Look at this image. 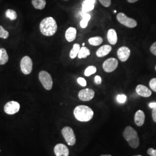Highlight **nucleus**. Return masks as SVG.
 Segmentation results:
<instances>
[{
    "label": "nucleus",
    "instance_id": "dca6fc26",
    "mask_svg": "<svg viewBox=\"0 0 156 156\" xmlns=\"http://www.w3.org/2000/svg\"><path fill=\"white\" fill-rule=\"evenodd\" d=\"M95 0H84L82 4V12L87 13L94 9Z\"/></svg>",
    "mask_w": 156,
    "mask_h": 156
},
{
    "label": "nucleus",
    "instance_id": "2eb2a0df",
    "mask_svg": "<svg viewBox=\"0 0 156 156\" xmlns=\"http://www.w3.org/2000/svg\"><path fill=\"white\" fill-rule=\"evenodd\" d=\"M112 50L111 46L108 45H103L96 51V55L98 57H103L108 55Z\"/></svg>",
    "mask_w": 156,
    "mask_h": 156
},
{
    "label": "nucleus",
    "instance_id": "7c9ffc66",
    "mask_svg": "<svg viewBox=\"0 0 156 156\" xmlns=\"http://www.w3.org/2000/svg\"><path fill=\"white\" fill-rule=\"evenodd\" d=\"M77 82H78V83L83 87H85L87 85V82H86L85 79H84L83 78H78L77 79Z\"/></svg>",
    "mask_w": 156,
    "mask_h": 156
},
{
    "label": "nucleus",
    "instance_id": "4be33fe9",
    "mask_svg": "<svg viewBox=\"0 0 156 156\" xmlns=\"http://www.w3.org/2000/svg\"><path fill=\"white\" fill-rule=\"evenodd\" d=\"M90 18H91V16L90 14L87 13H84L83 15V19L80 23V27L82 28H84L87 27Z\"/></svg>",
    "mask_w": 156,
    "mask_h": 156
},
{
    "label": "nucleus",
    "instance_id": "b1692460",
    "mask_svg": "<svg viewBox=\"0 0 156 156\" xmlns=\"http://www.w3.org/2000/svg\"><path fill=\"white\" fill-rule=\"evenodd\" d=\"M1 49L2 50V55L0 57V65H4L8 61L9 57L5 49L1 48Z\"/></svg>",
    "mask_w": 156,
    "mask_h": 156
},
{
    "label": "nucleus",
    "instance_id": "f3484780",
    "mask_svg": "<svg viewBox=\"0 0 156 156\" xmlns=\"http://www.w3.org/2000/svg\"><path fill=\"white\" fill-rule=\"evenodd\" d=\"M76 33L77 31L76 29L74 27H69L67 29L66 32V38L67 39V41L71 42L74 41L76 37Z\"/></svg>",
    "mask_w": 156,
    "mask_h": 156
},
{
    "label": "nucleus",
    "instance_id": "423d86ee",
    "mask_svg": "<svg viewBox=\"0 0 156 156\" xmlns=\"http://www.w3.org/2000/svg\"><path fill=\"white\" fill-rule=\"evenodd\" d=\"M62 133L68 145L73 146L75 144L76 137L73 128L69 127H65L62 129Z\"/></svg>",
    "mask_w": 156,
    "mask_h": 156
},
{
    "label": "nucleus",
    "instance_id": "f704fd0d",
    "mask_svg": "<svg viewBox=\"0 0 156 156\" xmlns=\"http://www.w3.org/2000/svg\"><path fill=\"white\" fill-rule=\"evenodd\" d=\"M152 118H153L154 122H155L156 123V106L155 108H153V111H152Z\"/></svg>",
    "mask_w": 156,
    "mask_h": 156
},
{
    "label": "nucleus",
    "instance_id": "c756f323",
    "mask_svg": "<svg viewBox=\"0 0 156 156\" xmlns=\"http://www.w3.org/2000/svg\"><path fill=\"white\" fill-rule=\"evenodd\" d=\"M99 1L105 7H109L111 5V0H99Z\"/></svg>",
    "mask_w": 156,
    "mask_h": 156
},
{
    "label": "nucleus",
    "instance_id": "393cba45",
    "mask_svg": "<svg viewBox=\"0 0 156 156\" xmlns=\"http://www.w3.org/2000/svg\"><path fill=\"white\" fill-rule=\"evenodd\" d=\"M97 72V68L95 66H91L87 67L84 71V75L86 76H90V75L94 74Z\"/></svg>",
    "mask_w": 156,
    "mask_h": 156
},
{
    "label": "nucleus",
    "instance_id": "9d476101",
    "mask_svg": "<svg viewBox=\"0 0 156 156\" xmlns=\"http://www.w3.org/2000/svg\"><path fill=\"white\" fill-rule=\"evenodd\" d=\"M94 91L90 89L81 90L78 93L79 98L83 101L91 100L94 97Z\"/></svg>",
    "mask_w": 156,
    "mask_h": 156
},
{
    "label": "nucleus",
    "instance_id": "bb28decb",
    "mask_svg": "<svg viewBox=\"0 0 156 156\" xmlns=\"http://www.w3.org/2000/svg\"><path fill=\"white\" fill-rule=\"evenodd\" d=\"M9 37V33L6 31L1 26H0V38L3 39H6Z\"/></svg>",
    "mask_w": 156,
    "mask_h": 156
},
{
    "label": "nucleus",
    "instance_id": "5701e85b",
    "mask_svg": "<svg viewBox=\"0 0 156 156\" xmlns=\"http://www.w3.org/2000/svg\"><path fill=\"white\" fill-rule=\"evenodd\" d=\"M103 42V39L101 37H95L89 39V43L93 46H98Z\"/></svg>",
    "mask_w": 156,
    "mask_h": 156
},
{
    "label": "nucleus",
    "instance_id": "7ed1b4c3",
    "mask_svg": "<svg viewBox=\"0 0 156 156\" xmlns=\"http://www.w3.org/2000/svg\"><path fill=\"white\" fill-rule=\"evenodd\" d=\"M123 136L132 148L136 149L139 147L140 138L136 131L133 127L128 126L125 128L123 132Z\"/></svg>",
    "mask_w": 156,
    "mask_h": 156
},
{
    "label": "nucleus",
    "instance_id": "a19ab883",
    "mask_svg": "<svg viewBox=\"0 0 156 156\" xmlns=\"http://www.w3.org/2000/svg\"><path fill=\"white\" fill-rule=\"evenodd\" d=\"M155 69H156V67H155Z\"/></svg>",
    "mask_w": 156,
    "mask_h": 156
},
{
    "label": "nucleus",
    "instance_id": "aec40b11",
    "mask_svg": "<svg viewBox=\"0 0 156 156\" xmlns=\"http://www.w3.org/2000/svg\"><path fill=\"white\" fill-rule=\"evenodd\" d=\"M90 51L89 49L86 47L83 46L79 50L78 57L79 58H86L87 56H90Z\"/></svg>",
    "mask_w": 156,
    "mask_h": 156
},
{
    "label": "nucleus",
    "instance_id": "6ab92c4d",
    "mask_svg": "<svg viewBox=\"0 0 156 156\" xmlns=\"http://www.w3.org/2000/svg\"><path fill=\"white\" fill-rule=\"evenodd\" d=\"M32 4L37 9H43L46 4L45 0H32Z\"/></svg>",
    "mask_w": 156,
    "mask_h": 156
},
{
    "label": "nucleus",
    "instance_id": "20e7f679",
    "mask_svg": "<svg viewBox=\"0 0 156 156\" xmlns=\"http://www.w3.org/2000/svg\"><path fill=\"white\" fill-rule=\"evenodd\" d=\"M39 79L44 87L47 90H50L53 87V80L50 74L45 71H42L39 73Z\"/></svg>",
    "mask_w": 156,
    "mask_h": 156
},
{
    "label": "nucleus",
    "instance_id": "9b49d317",
    "mask_svg": "<svg viewBox=\"0 0 156 156\" xmlns=\"http://www.w3.org/2000/svg\"><path fill=\"white\" fill-rule=\"evenodd\" d=\"M117 55L118 58L121 62H126L130 56L131 50L128 47L122 46L117 50Z\"/></svg>",
    "mask_w": 156,
    "mask_h": 156
},
{
    "label": "nucleus",
    "instance_id": "473e14b6",
    "mask_svg": "<svg viewBox=\"0 0 156 156\" xmlns=\"http://www.w3.org/2000/svg\"><path fill=\"white\" fill-rule=\"evenodd\" d=\"M147 152V154L151 156H156V150L153 148L149 149Z\"/></svg>",
    "mask_w": 156,
    "mask_h": 156
},
{
    "label": "nucleus",
    "instance_id": "6e6552de",
    "mask_svg": "<svg viewBox=\"0 0 156 156\" xmlns=\"http://www.w3.org/2000/svg\"><path fill=\"white\" fill-rule=\"evenodd\" d=\"M118 61L115 58H109L104 62L102 68L106 73H112L114 71L118 66Z\"/></svg>",
    "mask_w": 156,
    "mask_h": 156
},
{
    "label": "nucleus",
    "instance_id": "412c9836",
    "mask_svg": "<svg viewBox=\"0 0 156 156\" xmlns=\"http://www.w3.org/2000/svg\"><path fill=\"white\" fill-rule=\"evenodd\" d=\"M80 49V45L78 44H75L73 45V48L72 50H71L70 53H69V57L73 59L76 58V57L78 56V53L79 52V50Z\"/></svg>",
    "mask_w": 156,
    "mask_h": 156
},
{
    "label": "nucleus",
    "instance_id": "f8f14e48",
    "mask_svg": "<svg viewBox=\"0 0 156 156\" xmlns=\"http://www.w3.org/2000/svg\"><path fill=\"white\" fill-rule=\"evenodd\" d=\"M54 152L56 156H69V153L68 148L62 144H58L55 146Z\"/></svg>",
    "mask_w": 156,
    "mask_h": 156
},
{
    "label": "nucleus",
    "instance_id": "39448f33",
    "mask_svg": "<svg viewBox=\"0 0 156 156\" xmlns=\"http://www.w3.org/2000/svg\"><path fill=\"white\" fill-rule=\"evenodd\" d=\"M116 17L119 22L128 28H134L137 26L135 20L127 16L124 13H119Z\"/></svg>",
    "mask_w": 156,
    "mask_h": 156
},
{
    "label": "nucleus",
    "instance_id": "c9c22d12",
    "mask_svg": "<svg viewBox=\"0 0 156 156\" xmlns=\"http://www.w3.org/2000/svg\"><path fill=\"white\" fill-rule=\"evenodd\" d=\"M149 106L151 108H154L156 106V102H151L149 104Z\"/></svg>",
    "mask_w": 156,
    "mask_h": 156
},
{
    "label": "nucleus",
    "instance_id": "cd10ccee",
    "mask_svg": "<svg viewBox=\"0 0 156 156\" xmlns=\"http://www.w3.org/2000/svg\"><path fill=\"white\" fill-rule=\"evenodd\" d=\"M149 86L151 89L156 92V78L151 79L149 82Z\"/></svg>",
    "mask_w": 156,
    "mask_h": 156
},
{
    "label": "nucleus",
    "instance_id": "72a5a7b5",
    "mask_svg": "<svg viewBox=\"0 0 156 156\" xmlns=\"http://www.w3.org/2000/svg\"><path fill=\"white\" fill-rule=\"evenodd\" d=\"M94 80L95 83L97 84H100L102 83V79L98 75H97L95 76Z\"/></svg>",
    "mask_w": 156,
    "mask_h": 156
},
{
    "label": "nucleus",
    "instance_id": "a211bd4d",
    "mask_svg": "<svg viewBox=\"0 0 156 156\" xmlns=\"http://www.w3.org/2000/svg\"><path fill=\"white\" fill-rule=\"evenodd\" d=\"M107 38L108 42L112 45L116 44L117 42V35L114 29H110L107 33Z\"/></svg>",
    "mask_w": 156,
    "mask_h": 156
},
{
    "label": "nucleus",
    "instance_id": "f03ea898",
    "mask_svg": "<svg viewBox=\"0 0 156 156\" xmlns=\"http://www.w3.org/2000/svg\"><path fill=\"white\" fill-rule=\"evenodd\" d=\"M73 115L78 121L87 122L93 117L94 112L88 106L79 105L74 109Z\"/></svg>",
    "mask_w": 156,
    "mask_h": 156
},
{
    "label": "nucleus",
    "instance_id": "4468645a",
    "mask_svg": "<svg viewBox=\"0 0 156 156\" xmlns=\"http://www.w3.org/2000/svg\"><path fill=\"white\" fill-rule=\"evenodd\" d=\"M145 115L144 112L142 110H138L135 114L134 122L138 127L143 126L145 122Z\"/></svg>",
    "mask_w": 156,
    "mask_h": 156
},
{
    "label": "nucleus",
    "instance_id": "e433bc0d",
    "mask_svg": "<svg viewBox=\"0 0 156 156\" xmlns=\"http://www.w3.org/2000/svg\"><path fill=\"white\" fill-rule=\"evenodd\" d=\"M138 0H127V1H128V2H129V3H134V2H136V1H138Z\"/></svg>",
    "mask_w": 156,
    "mask_h": 156
},
{
    "label": "nucleus",
    "instance_id": "f257e3e1",
    "mask_svg": "<svg viewBox=\"0 0 156 156\" xmlns=\"http://www.w3.org/2000/svg\"><path fill=\"white\" fill-rule=\"evenodd\" d=\"M39 28L41 33L45 36H53L57 30V23L52 17H48L41 21Z\"/></svg>",
    "mask_w": 156,
    "mask_h": 156
},
{
    "label": "nucleus",
    "instance_id": "ea45409f",
    "mask_svg": "<svg viewBox=\"0 0 156 156\" xmlns=\"http://www.w3.org/2000/svg\"><path fill=\"white\" fill-rule=\"evenodd\" d=\"M141 156V155H136V156Z\"/></svg>",
    "mask_w": 156,
    "mask_h": 156
},
{
    "label": "nucleus",
    "instance_id": "2f4dec72",
    "mask_svg": "<svg viewBox=\"0 0 156 156\" xmlns=\"http://www.w3.org/2000/svg\"><path fill=\"white\" fill-rule=\"evenodd\" d=\"M151 53L156 56V42L153 43L150 48Z\"/></svg>",
    "mask_w": 156,
    "mask_h": 156
},
{
    "label": "nucleus",
    "instance_id": "1a4fd4ad",
    "mask_svg": "<svg viewBox=\"0 0 156 156\" xmlns=\"http://www.w3.org/2000/svg\"><path fill=\"white\" fill-rule=\"evenodd\" d=\"M4 111L8 115H14L20 109V104L16 101H12L7 102L4 108Z\"/></svg>",
    "mask_w": 156,
    "mask_h": 156
},
{
    "label": "nucleus",
    "instance_id": "a878e982",
    "mask_svg": "<svg viewBox=\"0 0 156 156\" xmlns=\"http://www.w3.org/2000/svg\"><path fill=\"white\" fill-rule=\"evenodd\" d=\"M6 16L11 20H16L17 18V13L16 12L12 9H8L5 12Z\"/></svg>",
    "mask_w": 156,
    "mask_h": 156
},
{
    "label": "nucleus",
    "instance_id": "ddd939ff",
    "mask_svg": "<svg viewBox=\"0 0 156 156\" xmlns=\"http://www.w3.org/2000/svg\"><path fill=\"white\" fill-rule=\"evenodd\" d=\"M136 92L143 97H149L151 95V91L148 87L142 84H139L136 87Z\"/></svg>",
    "mask_w": 156,
    "mask_h": 156
},
{
    "label": "nucleus",
    "instance_id": "58836bf2",
    "mask_svg": "<svg viewBox=\"0 0 156 156\" xmlns=\"http://www.w3.org/2000/svg\"><path fill=\"white\" fill-rule=\"evenodd\" d=\"M1 55H2V50L0 49V57H1Z\"/></svg>",
    "mask_w": 156,
    "mask_h": 156
},
{
    "label": "nucleus",
    "instance_id": "4c0bfd02",
    "mask_svg": "<svg viewBox=\"0 0 156 156\" xmlns=\"http://www.w3.org/2000/svg\"><path fill=\"white\" fill-rule=\"evenodd\" d=\"M101 156H112V155H109V154H103V155H101Z\"/></svg>",
    "mask_w": 156,
    "mask_h": 156
},
{
    "label": "nucleus",
    "instance_id": "0eeeda50",
    "mask_svg": "<svg viewBox=\"0 0 156 156\" xmlns=\"http://www.w3.org/2000/svg\"><path fill=\"white\" fill-rule=\"evenodd\" d=\"M21 71L24 74L28 75L31 73L33 70V62L31 58L28 56L23 57L20 62Z\"/></svg>",
    "mask_w": 156,
    "mask_h": 156
},
{
    "label": "nucleus",
    "instance_id": "c85d7f7f",
    "mask_svg": "<svg viewBox=\"0 0 156 156\" xmlns=\"http://www.w3.org/2000/svg\"><path fill=\"white\" fill-rule=\"evenodd\" d=\"M127 100V97L126 95L124 94L118 95L117 96V101L121 104L124 103Z\"/></svg>",
    "mask_w": 156,
    "mask_h": 156
}]
</instances>
